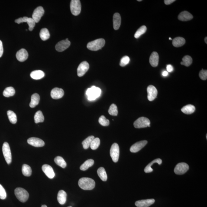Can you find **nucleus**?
<instances>
[{
  "mask_svg": "<svg viewBox=\"0 0 207 207\" xmlns=\"http://www.w3.org/2000/svg\"><path fill=\"white\" fill-rule=\"evenodd\" d=\"M40 38L43 41L48 39L50 37V34L47 28H43L40 30Z\"/></svg>",
  "mask_w": 207,
  "mask_h": 207,
  "instance_id": "nucleus-31",
  "label": "nucleus"
},
{
  "mask_svg": "<svg viewBox=\"0 0 207 207\" xmlns=\"http://www.w3.org/2000/svg\"><path fill=\"white\" fill-rule=\"evenodd\" d=\"M89 63L86 61L82 62L77 69V74L79 77H82L85 74L89 69Z\"/></svg>",
  "mask_w": 207,
  "mask_h": 207,
  "instance_id": "nucleus-12",
  "label": "nucleus"
},
{
  "mask_svg": "<svg viewBox=\"0 0 207 207\" xmlns=\"http://www.w3.org/2000/svg\"><path fill=\"white\" fill-rule=\"evenodd\" d=\"M189 166L185 163H180L176 165L174 169V172L176 175H182L186 173L189 170Z\"/></svg>",
  "mask_w": 207,
  "mask_h": 207,
  "instance_id": "nucleus-10",
  "label": "nucleus"
},
{
  "mask_svg": "<svg viewBox=\"0 0 207 207\" xmlns=\"http://www.w3.org/2000/svg\"><path fill=\"white\" fill-rule=\"evenodd\" d=\"M15 23L20 24L23 22H27L29 26V30L30 31H32L35 25V22L32 18H28L27 17H21L17 19L15 21Z\"/></svg>",
  "mask_w": 207,
  "mask_h": 207,
  "instance_id": "nucleus-9",
  "label": "nucleus"
},
{
  "mask_svg": "<svg viewBox=\"0 0 207 207\" xmlns=\"http://www.w3.org/2000/svg\"><path fill=\"white\" fill-rule=\"evenodd\" d=\"M192 62V59L190 56L186 55L184 56L182 58V62H181V64L183 65L186 67L190 66Z\"/></svg>",
  "mask_w": 207,
  "mask_h": 207,
  "instance_id": "nucleus-38",
  "label": "nucleus"
},
{
  "mask_svg": "<svg viewBox=\"0 0 207 207\" xmlns=\"http://www.w3.org/2000/svg\"><path fill=\"white\" fill-rule=\"evenodd\" d=\"M175 1V0H165L164 1V3L166 5H168L172 4V3L174 2Z\"/></svg>",
  "mask_w": 207,
  "mask_h": 207,
  "instance_id": "nucleus-48",
  "label": "nucleus"
},
{
  "mask_svg": "<svg viewBox=\"0 0 207 207\" xmlns=\"http://www.w3.org/2000/svg\"><path fill=\"white\" fill-rule=\"evenodd\" d=\"M100 144V140L99 139L95 138L92 140L90 147L92 149L95 150L99 147Z\"/></svg>",
  "mask_w": 207,
  "mask_h": 207,
  "instance_id": "nucleus-42",
  "label": "nucleus"
},
{
  "mask_svg": "<svg viewBox=\"0 0 207 207\" xmlns=\"http://www.w3.org/2000/svg\"><path fill=\"white\" fill-rule=\"evenodd\" d=\"M42 170L49 179H53L55 177V172L51 166L47 164L43 165L42 167Z\"/></svg>",
  "mask_w": 207,
  "mask_h": 207,
  "instance_id": "nucleus-18",
  "label": "nucleus"
},
{
  "mask_svg": "<svg viewBox=\"0 0 207 207\" xmlns=\"http://www.w3.org/2000/svg\"><path fill=\"white\" fill-rule=\"evenodd\" d=\"M2 152L6 162L8 164H11L12 162V155L9 144L5 142L2 146Z\"/></svg>",
  "mask_w": 207,
  "mask_h": 207,
  "instance_id": "nucleus-7",
  "label": "nucleus"
},
{
  "mask_svg": "<svg viewBox=\"0 0 207 207\" xmlns=\"http://www.w3.org/2000/svg\"><path fill=\"white\" fill-rule=\"evenodd\" d=\"M109 113L111 115L117 116L118 114V109L117 105L112 104L110 107L108 111Z\"/></svg>",
  "mask_w": 207,
  "mask_h": 207,
  "instance_id": "nucleus-41",
  "label": "nucleus"
},
{
  "mask_svg": "<svg viewBox=\"0 0 207 207\" xmlns=\"http://www.w3.org/2000/svg\"><path fill=\"white\" fill-rule=\"evenodd\" d=\"M99 122L101 125L108 126L109 124V121L104 115L101 116L99 119Z\"/></svg>",
  "mask_w": 207,
  "mask_h": 207,
  "instance_id": "nucleus-43",
  "label": "nucleus"
},
{
  "mask_svg": "<svg viewBox=\"0 0 207 207\" xmlns=\"http://www.w3.org/2000/svg\"><path fill=\"white\" fill-rule=\"evenodd\" d=\"M130 62V58L128 56H125L122 58L120 65L121 66L124 67L128 64Z\"/></svg>",
  "mask_w": 207,
  "mask_h": 207,
  "instance_id": "nucleus-44",
  "label": "nucleus"
},
{
  "mask_svg": "<svg viewBox=\"0 0 207 207\" xmlns=\"http://www.w3.org/2000/svg\"><path fill=\"white\" fill-rule=\"evenodd\" d=\"M28 52L25 49L22 48L17 52L16 56L17 60L20 62H24L28 58Z\"/></svg>",
  "mask_w": 207,
  "mask_h": 207,
  "instance_id": "nucleus-19",
  "label": "nucleus"
},
{
  "mask_svg": "<svg viewBox=\"0 0 207 207\" xmlns=\"http://www.w3.org/2000/svg\"><path fill=\"white\" fill-rule=\"evenodd\" d=\"M54 161L58 165L60 166V167L63 168V169H64L66 166V162L65 161L64 159L63 158L60 157V156H57V157L55 158Z\"/></svg>",
  "mask_w": 207,
  "mask_h": 207,
  "instance_id": "nucleus-36",
  "label": "nucleus"
},
{
  "mask_svg": "<svg viewBox=\"0 0 207 207\" xmlns=\"http://www.w3.org/2000/svg\"><path fill=\"white\" fill-rule=\"evenodd\" d=\"M162 161L161 159H155L153 161H152L150 163H149L147 166H146L144 169V172L146 173H149L153 171V169L151 168V166L155 163H158V164L160 165L162 164Z\"/></svg>",
  "mask_w": 207,
  "mask_h": 207,
  "instance_id": "nucleus-27",
  "label": "nucleus"
},
{
  "mask_svg": "<svg viewBox=\"0 0 207 207\" xmlns=\"http://www.w3.org/2000/svg\"><path fill=\"white\" fill-rule=\"evenodd\" d=\"M105 40L103 38H99L88 43L87 47L89 50L96 51L100 50L105 46Z\"/></svg>",
  "mask_w": 207,
  "mask_h": 207,
  "instance_id": "nucleus-3",
  "label": "nucleus"
},
{
  "mask_svg": "<svg viewBox=\"0 0 207 207\" xmlns=\"http://www.w3.org/2000/svg\"><path fill=\"white\" fill-rule=\"evenodd\" d=\"M34 120L36 124L43 122L44 121V116L41 111H39L36 113L34 116Z\"/></svg>",
  "mask_w": 207,
  "mask_h": 207,
  "instance_id": "nucleus-34",
  "label": "nucleus"
},
{
  "mask_svg": "<svg viewBox=\"0 0 207 207\" xmlns=\"http://www.w3.org/2000/svg\"><path fill=\"white\" fill-rule=\"evenodd\" d=\"M68 207H72V206H68Z\"/></svg>",
  "mask_w": 207,
  "mask_h": 207,
  "instance_id": "nucleus-55",
  "label": "nucleus"
},
{
  "mask_svg": "<svg viewBox=\"0 0 207 207\" xmlns=\"http://www.w3.org/2000/svg\"><path fill=\"white\" fill-rule=\"evenodd\" d=\"M67 198V194L63 190H60L58 194L57 200L59 203L61 205L66 203Z\"/></svg>",
  "mask_w": 207,
  "mask_h": 207,
  "instance_id": "nucleus-24",
  "label": "nucleus"
},
{
  "mask_svg": "<svg viewBox=\"0 0 207 207\" xmlns=\"http://www.w3.org/2000/svg\"><path fill=\"white\" fill-rule=\"evenodd\" d=\"M113 22L114 29L118 30L120 28L121 22V17L119 13H116L114 14Z\"/></svg>",
  "mask_w": 207,
  "mask_h": 207,
  "instance_id": "nucleus-23",
  "label": "nucleus"
},
{
  "mask_svg": "<svg viewBox=\"0 0 207 207\" xmlns=\"http://www.w3.org/2000/svg\"><path fill=\"white\" fill-rule=\"evenodd\" d=\"M29 144L36 147H42L45 145L44 142L41 139L36 137H31L27 140Z\"/></svg>",
  "mask_w": 207,
  "mask_h": 207,
  "instance_id": "nucleus-16",
  "label": "nucleus"
},
{
  "mask_svg": "<svg viewBox=\"0 0 207 207\" xmlns=\"http://www.w3.org/2000/svg\"><path fill=\"white\" fill-rule=\"evenodd\" d=\"M64 95V92L61 88H54L51 92V96L54 99H60Z\"/></svg>",
  "mask_w": 207,
  "mask_h": 207,
  "instance_id": "nucleus-17",
  "label": "nucleus"
},
{
  "mask_svg": "<svg viewBox=\"0 0 207 207\" xmlns=\"http://www.w3.org/2000/svg\"><path fill=\"white\" fill-rule=\"evenodd\" d=\"M45 11L43 7L39 6L37 7L34 10L32 16V18L33 19L36 23H38L40 19L44 14Z\"/></svg>",
  "mask_w": 207,
  "mask_h": 207,
  "instance_id": "nucleus-11",
  "label": "nucleus"
},
{
  "mask_svg": "<svg viewBox=\"0 0 207 207\" xmlns=\"http://www.w3.org/2000/svg\"><path fill=\"white\" fill-rule=\"evenodd\" d=\"M205 43L207 44V37H205Z\"/></svg>",
  "mask_w": 207,
  "mask_h": 207,
  "instance_id": "nucleus-51",
  "label": "nucleus"
},
{
  "mask_svg": "<svg viewBox=\"0 0 207 207\" xmlns=\"http://www.w3.org/2000/svg\"><path fill=\"white\" fill-rule=\"evenodd\" d=\"M71 44L70 42L69 41L68 38L66 40H62L59 42L56 45L55 49L58 52H62L67 49Z\"/></svg>",
  "mask_w": 207,
  "mask_h": 207,
  "instance_id": "nucleus-13",
  "label": "nucleus"
},
{
  "mask_svg": "<svg viewBox=\"0 0 207 207\" xmlns=\"http://www.w3.org/2000/svg\"><path fill=\"white\" fill-rule=\"evenodd\" d=\"M154 199H147L141 200L137 201L135 202V205L137 207H149L154 203Z\"/></svg>",
  "mask_w": 207,
  "mask_h": 207,
  "instance_id": "nucleus-20",
  "label": "nucleus"
},
{
  "mask_svg": "<svg viewBox=\"0 0 207 207\" xmlns=\"http://www.w3.org/2000/svg\"><path fill=\"white\" fill-rule=\"evenodd\" d=\"M169 39L170 40H172V39L171 38H169Z\"/></svg>",
  "mask_w": 207,
  "mask_h": 207,
  "instance_id": "nucleus-54",
  "label": "nucleus"
},
{
  "mask_svg": "<svg viewBox=\"0 0 207 207\" xmlns=\"http://www.w3.org/2000/svg\"><path fill=\"white\" fill-rule=\"evenodd\" d=\"M97 173L101 180L105 182L108 179V176L105 169L103 167H100L97 170Z\"/></svg>",
  "mask_w": 207,
  "mask_h": 207,
  "instance_id": "nucleus-30",
  "label": "nucleus"
},
{
  "mask_svg": "<svg viewBox=\"0 0 207 207\" xmlns=\"http://www.w3.org/2000/svg\"><path fill=\"white\" fill-rule=\"evenodd\" d=\"M70 10L73 15L77 16L80 14L82 5L79 0H72L70 3Z\"/></svg>",
  "mask_w": 207,
  "mask_h": 207,
  "instance_id": "nucleus-5",
  "label": "nucleus"
},
{
  "mask_svg": "<svg viewBox=\"0 0 207 207\" xmlns=\"http://www.w3.org/2000/svg\"><path fill=\"white\" fill-rule=\"evenodd\" d=\"M78 185L83 190H91L95 188V182L90 178L83 177L79 179Z\"/></svg>",
  "mask_w": 207,
  "mask_h": 207,
  "instance_id": "nucleus-1",
  "label": "nucleus"
},
{
  "mask_svg": "<svg viewBox=\"0 0 207 207\" xmlns=\"http://www.w3.org/2000/svg\"><path fill=\"white\" fill-rule=\"evenodd\" d=\"M147 27L145 25L142 26L137 30L134 35V37L136 38H138L142 35L144 34L147 31Z\"/></svg>",
  "mask_w": 207,
  "mask_h": 207,
  "instance_id": "nucleus-40",
  "label": "nucleus"
},
{
  "mask_svg": "<svg viewBox=\"0 0 207 207\" xmlns=\"http://www.w3.org/2000/svg\"><path fill=\"white\" fill-rule=\"evenodd\" d=\"M45 73L42 70H35L32 72L30 73V76L32 78L38 80L44 77Z\"/></svg>",
  "mask_w": 207,
  "mask_h": 207,
  "instance_id": "nucleus-25",
  "label": "nucleus"
},
{
  "mask_svg": "<svg viewBox=\"0 0 207 207\" xmlns=\"http://www.w3.org/2000/svg\"><path fill=\"white\" fill-rule=\"evenodd\" d=\"M94 164V161L92 159L87 160L81 166L80 169L81 170L86 171L89 167L92 166Z\"/></svg>",
  "mask_w": 207,
  "mask_h": 207,
  "instance_id": "nucleus-32",
  "label": "nucleus"
},
{
  "mask_svg": "<svg viewBox=\"0 0 207 207\" xmlns=\"http://www.w3.org/2000/svg\"><path fill=\"white\" fill-rule=\"evenodd\" d=\"M7 197V194L3 187L0 184V199H5Z\"/></svg>",
  "mask_w": 207,
  "mask_h": 207,
  "instance_id": "nucleus-45",
  "label": "nucleus"
},
{
  "mask_svg": "<svg viewBox=\"0 0 207 207\" xmlns=\"http://www.w3.org/2000/svg\"><path fill=\"white\" fill-rule=\"evenodd\" d=\"M8 119H9L10 122L12 124L16 123L17 122V117L16 114L13 111H8L7 112Z\"/></svg>",
  "mask_w": 207,
  "mask_h": 207,
  "instance_id": "nucleus-39",
  "label": "nucleus"
},
{
  "mask_svg": "<svg viewBox=\"0 0 207 207\" xmlns=\"http://www.w3.org/2000/svg\"><path fill=\"white\" fill-rule=\"evenodd\" d=\"M40 100V95L38 94L35 93L31 96V102L30 103V108H34L38 105Z\"/></svg>",
  "mask_w": 207,
  "mask_h": 207,
  "instance_id": "nucleus-26",
  "label": "nucleus"
},
{
  "mask_svg": "<svg viewBox=\"0 0 207 207\" xmlns=\"http://www.w3.org/2000/svg\"><path fill=\"white\" fill-rule=\"evenodd\" d=\"M110 153L113 161L115 163L117 162L119 159L120 153L119 147L118 144L115 143L112 145Z\"/></svg>",
  "mask_w": 207,
  "mask_h": 207,
  "instance_id": "nucleus-8",
  "label": "nucleus"
},
{
  "mask_svg": "<svg viewBox=\"0 0 207 207\" xmlns=\"http://www.w3.org/2000/svg\"><path fill=\"white\" fill-rule=\"evenodd\" d=\"M185 40L182 37H177L174 39L172 42V44L174 47H182L185 43Z\"/></svg>",
  "mask_w": 207,
  "mask_h": 207,
  "instance_id": "nucleus-28",
  "label": "nucleus"
},
{
  "mask_svg": "<svg viewBox=\"0 0 207 207\" xmlns=\"http://www.w3.org/2000/svg\"><path fill=\"white\" fill-rule=\"evenodd\" d=\"M137 1H139V2H140V1H142V0H138Z\"/></svg>",
  "mask_w": 207,
  "mask_h": 207,
  "instance_id": "nucleus-53",
  "label": "nucleus"
},
{
  "mask_svg": "<svg viewBox=\"0 0 207 207\" xmlns=\"http://www.w3.org/2000/svg\"><path fill=\"white\" fill-rule=\"evenodd\" d=\"M193 18V16L189 12L184 11L182 12L178 16V18L179 21H190Z\"/></svg>",
  "mask_w": 207,
  "mask_h": 207,
  "instance_id": "nucleus-21",
  "label": "nucleus"
},
{
  "mask_svg": "<svg viewBox=\"0 0 207 207\" xmlns=\"http://www.w3.org/2000/svg\"><path fill=\"white\" fill-rule=\"evenodd\" d=\"M147 143V140H142V141L137 142L131 146L130 149V151L132 153L137 152L144 148Z\"/></svg>",
  "mask_w": 207,
  "mask_h": 207,
  "instance_id": "nucleus-15",
  "label": "nucleus"
},
{
  "mask_svg": "<svg viewBox=\"0 0 207 207\" xmlns=\"http://www.w3.org/2000/svg\"><path fill=\"white\" fill-rule=\"evenodd\" d=\"M95 138V137L94 136H90L88 137L85 139L82 143L83 148L85 149H88L89 148L92 142Z\"/></svg>",
  "mask_w": 207,
  "mask_h": 207,
  "instance_id": "nucleus-35",
  "label": "nucleus"
},
{
  "mask_svg": "<svg viewBox=\"0 0 207 207\" xmlns=\"http://www.w3.org/2000/svg\"><path fill=\"white\" fill-rule=\"evenodd\" d=\"M166 69L168 72H171L173 71V67L171 65H168L166 67Z\"/></svg>",
  "mask_w": 207,
  "mask_h": 207,
  "instance_id": "nucleus-49",
  "label": "nucleus"
},
{
  "mask_svg": "<svg viewBox=\"0 0 207 207\" xmlns=\"http://www.w3.org/2000/svg\"><path fill=\"white\" fill-rule=\"evenodd\" d=\"M168 75V72H166V71H164L162 73V75L164 76H166Z\"/></svg>",
  "mask_w": 207,
  "mask_h": 207,
  "instance_id": "nucleus-50",
  "label": "nucleus"
},
{
  "mask_svg": "<svg viewBox=\"0 0 207 207\" xmlns=\"http://www.w3.org/2000/svg\"><path fill=\"white\" fill-rule=\"evenodd\" d=\"M22 173L25 176H30L31 175L32 170L30 166L26 164H24L22 167Z\"/></svg>",
  "mask_w": 207,
  "mask_h": 207,
  "instance_id": "nucleus-37",
  "label": "nucleus"
},
{
  "mask_svg": "<svg viewBox=\"0 0 207 207\" xmlns=\"http://www.w3.org/2000/svg\"><path fill=\"white\" fill-rule=\"evenodd\" d=\"M148 99L150 101L154 100L157 96V90L153 85H150L147 88Z\"/></svg>",
  "mask_w": 207,
  "mask_h": 207,
  "instance_id": "nucleus-14",
  "label": "nucleus"
},
{
  "mask_svg": "<svg viewBox=\"0 0 207 207\" xmlns=\"http://www.w3.org/2000/svg\"><path fill=\"white\" fill-rule=\"evenodd\" d=\"M159 55L157 52H154L150 56L149 62L150 64L153 67H156L158 65Z\"/></svg>",
  "mask_w": 207,
  "mask_h": 207,
  "instance_id": "nucleus-22",
  "label": "nucleus"
},
{
  "mask_svg": "<svg viewBox=\"0 0 207 207\" xmlns=\"http://www.w3.org/2000/svg\"><path fill=\"white\" fill-rule=\"evenodd\" d=\"M195 107L194 105H185L181 109V111L184 113L186 114H190L193 113L195 111Z\"/></svg>",
  "mask_w": 207,
  "mask_h": 207,
  "instance_id": "nucleus-29",
  "label": "nucleus"
},
{
  "mask_svg": "<svg viewBox=\"0 0 207 207\" xmlns=\"http://www.w3.org/2000/svg\"><path fill=\"white\" fill-rule=\"evenodd\" d=\"M15 90L14 88L12 87H9L5 88L3 92V95L4 96L8 98V97L13 96L15 95Z\"/></svg>",
  "mask_w": 207,
  "mask_h": 207,
  "instance_id": "nucleus-33",
  "label": "nucleus"
},
{
  "mask_svg": "<svg viewBox=\"0 0 207 207\" xmlns=\"http://www.w3.org/2000/svg\"><path fill=\"white\" fill-rule=\"evenodd\" d=\"M4 50L3 47L2 41L0 40V58L2 57L3 53Z\"/></svg>",
  "mask_w": 207,
  "mask_h": 207,
  "instance_id": "nucleus-47",
  "label": "nucleus"
},
{
  "mask_svg": "<svg viewBox=\"0 0 207 207\" xmlns=\"http://www.w3.org/2000/svg\"><path fill=\"white\" fill-rule=\"evenodd\" d=\"M14 192L16 197L20 202H25L28 199V192L23 188H17L15 189Z\"/></svg>",
  "mask_w": 207,
  "mask_h": 207,
  "instance_id": "nucleus-4",
  "label": "nucleus"
},
{
  "mask_svg": "<svg viewBox=\"0 0 207 207\" xmlns=\"http://www.w3.org/2000/svg\"><path fill=\"white\" fill-rule=\"evenodd\" d=\"M199 76L202 80H206L207 79V70H204L203 69H202L199 72Z\"/></svg>",
  "mask_w": 207,
  "mask_h": 207,
  "instance_id": "nucleus-46",
  "label": "nucleus"
},
{
  "mask_svg": "<svg viewBox=\"0 0 207 207\" xmlns=\"http://www.w3.org/2000/svg\"><path fill=\"white\" fill-rule=\"evenodd\" d=\"M150 122L149 119L145 117H141L134 122V125L137 129L145 128L150 127Z\"/></svg>",
  "mask_w": 207,
  "mask_h": 207,
  "instance_id": "nucleus-6",
  "label": "nucleus"
},
{
  "mask_svg": "<svg viewBox=\"0 0 207 207\" xmlns=\"http://www.w3.org/2000/svg\"><path fill=\"white\" fill-rule=\"evenodd\" d=\"M41 207H47V205H42Z\"/></svg>",
  "mask_w": 207,
  "mask_h": 207,
  "instance_id": "nucleus-52",
  "label": "nucleus"
},
{
  "mask_svg": "<svg viewBox=\"0 0 207 207\" xmlns=\"http://www.w3.org/2000/svg\"><path fill=\"white\" fill-rule=\"evenodd\" d=\"M101 89L95 86H92L87 90L86 95H87L88 100L92 101L99 98L101 95Z\"/></svg>",
  "mask_w": 207,
  "mask_h": 207,
  "instance_id": "nucleus-2",
  "label": "nucleus"
}]
</instances>
